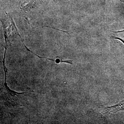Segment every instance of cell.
Returning <instances> with one entry per match:
<instances>
[{
	"label": "cell",
	"mask_w": 124,
	"mask_h": 124,
	"mask_svg": "<svg viewBox=\"0 0 124 124\" xmlns=\"http://www.w3.org/2000/svg\"><path fill=\"white\" fill-rule=\"evenodd\" d=\"M5 55L3 59V66L5 74L4 84L1 90V99L6 106L11 108H18L25 106L27 104L28 98L31 94V91L18 93L10 90L6 82L7 68L5 66Z\"/></svg>",
	"instance_id": "1"
},
{
	"label": "cell",
	"mask_w": 124,
	"mask_h": 124,
	"mask_svg": "<svg viewBox=\"0 0 124 124\" xmlns=\"http://www.w3.org/2000/svg\"><path fill=\"white\" fill-rule=\"evenodd\" d=\"M113 33V38L120 40L124 44V31L114 32Z\"/></svg>",
	"instance_id": "2"
}]
</instances>
